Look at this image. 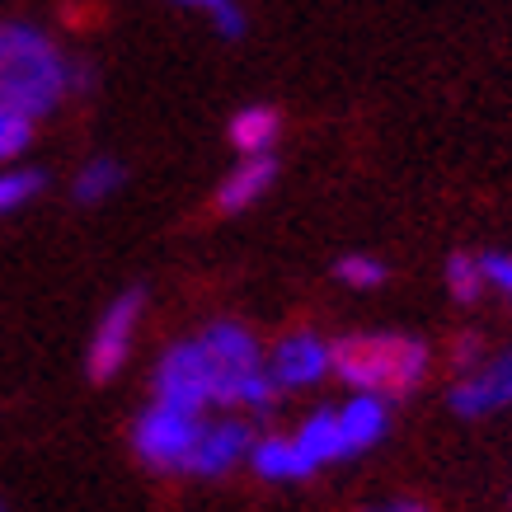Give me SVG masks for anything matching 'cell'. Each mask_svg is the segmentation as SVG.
I'll use <instances>...</instances> for the list:
<instances>
[{"instance_id": "ba28073f", "label": "cell", "mask_w": 512, "mask_h": 512, "mask_svg": "<svg viewBox=\"0 0 512 512\" xmlns=\"http://www.w3.org/2000/svg\"><path fill=\"white\" fill-rule=\"evenodd\" d=\"M249 447H254V433H249L245 419H226L217 423H202L198 442H193V456H188L184 475H198V480H221V475H231L240 461H249Z\"/></svg>"}, {"instance_id": "603a6c76", "label": "cell", "mask_w": 512, "mask_h": 512, "mask_svg": "<svg viewBox=\"0 0 512 512\" xmlns=\"http://www.w3.org/2000/svg\"><path fill=\"white\" fill-rule=\"evenodd\" d=\"M0 508H5V498H0Z\"/></svg>"}, {"instance_id": "9c48e42d", "label": "cell", "mask_w": 512, "mask_h": 512, "mask_svg": "<svg viewBox=\"0 0 512 512\" xmlns=\"http://www.w3.org/2000/svg\"><path fill=\"white\" fill-rule=\"evenodd\" d=\"M339 423H343V437H348V456L372 451L390 428V400L386 395H372V390H353L339 404Z\"/></svg>"}, {"instance_id": "9a60e30c", "label": "cell", "mask_w": 512, "mask_h": 512, "mask_svg": "<svg viewBox=\"0 0 512 512\" xmlns=\"http://www.w3.org/2000/svg\"><path fill=\"white\" fill-rule=\"evenodd\" d=\"M43 193V174L24 165H0V217H10L19 207H29Z\"/></svg>"}, {"instance_id": "8992f818", "label": "cell", "mask_w": 512, "mask_h": 512, "mask_svg": "<svg viewBox=\"0 0 512 512\" xmlns=\"http://www.w3.org/2000/svg\"><path fill=\"white\" fill-rule=\"evenodd\" d=\"M141 306H146V296L132 287V292L113 296L109 311L99 315V325H94V334H90V348H85V372H90V381H113V376L123 372L127 353H132V343H137Z\"/></svg>"}, {"instance_id": "7c38bea8", "label": "cell", "mask_w": 512, "mask_h": 512, "mask_svg": "<svg viewBox=\"0 0 512 512\" xmlns=\"http://www.w3.org/2000/svg\"><path fill=\"white\" fill-rule=\"evenodd\" d=\"M296 442L301 451L320 466H334V461H348V437H343V423H339V409H315L311 419L296 428Z\"/></svg>"}, {"instance_id": "6da1fadb", "label": "cell", "mask_w": 512, "mask_h": 512, "mask_svg": "<svg viewBox=\"0 0 512 512\" xmlns=\"http://www.w3.org/2000/svg\"><path fill=\"white\" fill-rule=\"evenodd\" d=\"M76 80H85V71L66 62V52L47 33L19 19H0V99L33 118H47L52 109H62L66 94L80 90Z\"/></svg>"}, {"instance_id": "e0dca14e", "label": "cell", "mask_w": 512, "mask_h": 512, "mask_svg": "<svg viewBox=\"0 0 512 512\" xmlns=\"http://www.w3.org/2000/svg\"><path fill=\"white\" fill-rule=\"evenodd\" d=\"M484 287H489V278H484V264L475 259V254H451L447 259V292L461 301V306H475L484 296Z\"/></svg>"}, {"instance_id": "52a82bcc", "label": "cell", "mask_w": 512, "mask_h": 512, "mask_svg": "<svg viewBox=\"0 0 512 512\" xmlns=\"http://www.w3.org/2000/svg\"><path fill=\"white\" fill-rule=\"evenodd\" d=\"M268 372L278 381V390H306L320 386L329 372H334V343H325L311 329H292L273 343L268 353Z\"/></svg>"}, {"instance_id": "ac0fdd59", "label": "cell", "mask_w": 512, "mask_h": 512, "mask_svg": "<svg viewBox=\"0 0 512 512\" xmlns=\"http://www.w3.org/2000/svg\"><path fill=\"white\" fill-rule=\"evenodd\" d=\"M334 278H339L343 287L372 292V287H381V282H386V264H381V259H372V254H343L339 264H334Z\"/></svg>"}, {"instance_id": "30bf717a", "label": "cell", "mask_w": 512, "mask_h": 512, "mask_svg": "<svg viewBox=\"0 0 512 512\" xmlns=\"http://www.w3.org/2000/svg\"><path fill=\"white\" fill-rule=\"evenodd\" d=\"M249 466L268 484H296V480H311L315 475V461L301 451L296 437H259V442L249 447Z\"/></svg>"}, {"instance_id": "4fadbf2b", "label": "cell", "mask_w": 512, "mask_h": 512, "mask_svg": "<svg viewBox=\"0 0 512 512\" xmlns=\"http://www.w3.org/2000/svg\"><path fill=\"white\" fill-rule=\"evenodd\" d=\"M278 132H282V118L268 104H249V109H240L231 118V146L240 156H268Z\"/></svg>"}, {"instance_id": "7a4b0ae2", "label": "cell", "mask_w": 512, "mask_h": 512, "mask_svg": "<svg viewBox=\"0 0 512 512\" xmlns=\"http://www.w3.org/2000/svg\"><path fill=\"white\" fill-rule=\"evenodd\" d=\"M433 372V353L428 343L414 334H348L334 343V376L353 390H372L386 400L414 395Z\"/></svg>"}, {"instance_id": "d6986e66", "label": "cell", "mask_w": 512, "mask_h": 512, "mask_svg": "<svg viewBox=\"0 0 512 512\" xmlns=\"http://www.w3.org/2000/svg\"><path fill=\"white\" fill-rule=\"evenodd\" d=\"M484 353H489L484 334H456V343H451V367H456V372H466V367H475Z\"/></svg>"}, {"instance_id": "8fae6325", "label": "cell", "mask_w": 512, "mask_h": 512, "mask_svg": "<svg viewBox=\"0 0 512 512\" xmlns=\"http://www.w3.org/2000/svg\"><path fill=\"white\" fill-rule=\"evenodd\" d=\"M273 184H278V160H273V151H268V156H245L217 188L221 212H245V207H254Z\"/></svg>"}, {"instance_id": "7402d4cb", "label": "cell", "mask_w": 512, "mask_h": 512, "mask_svg": "<svg viewBox=\"0 0 512 512\" xmlns=\"http://www.w3.org/2000/svg\"><path fill=\"white\" fill-rule=\"evenodd\" d=\"M174 5H188V10H217L226 0H174Z\"/></svg>"}, {"instance_id": "5bb4252c", "label": "cell", "mask_w": 512, "mask_h": 512, "mask_svg": "<svg viewBox=\"0 0 512 512\" xmlns=\"http://www.w3.org/2000/svg\"><path fill=\"white\" fill-rule=\"evenodd\" d=\"M123 184V165L118 160H109V156H94L85 170L76 174V202H104V198H113V188Z\"/></svg>"}, {"instance_id": "2e32d148", "label": "cell", "mask_w": 512, "mask_h": 512, "mask_svg": "<svg viewBox=\"0 0 512 512\" xmlns=\"http://www.w3.org/2000/svg\"><path fill=\"white\" fill-rule=\"evenodd\" d=\"M33 123H38L33 113L15 109L10 99H0V165H5V160H19L33 146Z\"/></svg>"}, {"instance_id": "44dd1931", "label": "cell", "mask_w": 512, "mask_h": 512, "mask_svg": "<svg viewBox=\"0 0 512 512\" xmlns=\"http://www.w3.org/2000/svg\"><path fill=\"white\" fill-rule=\"evenodd\" d=\"M212 19H217V33L221 38H245V10H240V5H231V0H226V5H217V10H212Z\"/></svg>"}, {"instance_id": "5b68a950", "label": "cell", "mask_w": 512, "mask_h": 512, "mask_svg": "<svg viewBox=\"0 0 512 512\" xmlns=\"http://www.w3.org/2000/svg\"><path fill=\"white\" fill-rule=\"evenodd\" d=\"M447 404L451 414H461V419H489V414L512 409V348L484 353L475 367L456 372Z\"/></svg>"}, {"instance_id": "277c9868", "label": "cell", "mask_w": 512, "mask_h": 512, "mask_svg": "<svg viewBox=\"0 0 512 512\" xmlns=\"http://www.w3.org/2000/svg\"><path fill=\"white\" fill-rule=\"evenodd\" d=\"M156 400H170L179 409L207 414L217 409V362L202 339L174 343L170 353L156 362Z\"/></svg>"}, {"instance_id": "ffe728a7", "label": "cell", "mask_w": 512, "mask_h": 512, "mask_svg": "<svg viewBox=\"0 0 512 512\" xmlns=\"http://www.w3.org/2000/svg\"><path fill=\"white\" fill-rule=\"evenodd\" d=\"M480 264H484L489 287H498V292L512 296V254H480Z\"/></svg>"}, {"instance_id": "3957f363", "label": "cell", "mask_w": 512, "mask_h": 512, "mask_svg": "<svg viewBox=\"0 0 512 512\" xmlns=\"http://www.w3.org/2000/svg\"><path fill=\"white\" fill-rule=\"evenodd\" d=\"M198 433H202V414L179 409V404H170V400H156L151 409H141L137 428H132V447H137L141 466L184 470Z\"/></svg>"}]
</instances>
